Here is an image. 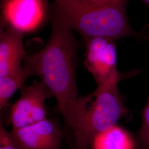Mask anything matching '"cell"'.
I'll use <instances>...</instances> for the list:
<instances>
[{
    "label": "cell",
    "mask_w": 149,
    "mask_h": 149,
    "mask_svg": "<svg viewBox=\"0 0 149 149\" xmlns=\"http://www.w3.org/2000/svg\"><path fill=\"white\" fill-rule=\"evenodd\" d=\"M129 0H112L95 5L84 0H54L52 20L77 32L85 40L103 37L114 40L127 37H143L135 31L128 19Z\"/></svg>",
    "instance_id": "3957f363"
},
{
    "label": "cell",
    "mask_w": 149,
    "mask_h": 149,
    "mask_svg": "<svg viewBox=\"0 0 149 149\" xmlns=\"http://www.w3.org/2000/svg\"><path fill=\"white\" fill-rule=\"evenodd\" d=\"M145 3H146L149 6V0H143Z\"/></svg>",
    "instance_id": "5bb4252c"
},
{
    "label": "cell",
    "mask_w": 149,
    "mask_h": 149,
    "mask_svg": "<svg viewBox=\"0 0 149 149\" xmlns=\"http://www.w3.org/2000/svg\"><path fill=\"white\" fill-rule=\"evenodd\" d=\"M52 23L47 44L37 52L27 55L24 64L47 86L63 115L79 97L76 80L79 43L69 28L54 20Z\"/></svg>",
    "instance_id": "6da1fadb"
},
{
    "label": "cell",
    "mask_w": 149,
    "mask_h": 149,
    "mask_svg": "<svg viewBox=\"0 0 149 149\" xmlns=\"http://www.w3.org/2000/svg\"><path fill=\"white\" fill-rule=\"evenodd\" d=\"M0 149H22L12 132H8L2 122L0 124Z\"/></svg>",
    "instance_id": "8fae6325"
},
{
    "label": "cell",
    "mask_w": 149,
    "mask_h": 149,
    "mask_svg": "<svg viewBox=\"0 0 149 149\" xmlns=\"http://www.w3.org/2000/svg\"><path fill=\"white\" fill-rule=\"evenodd\" d=\"M140 135L144 147L149 149V101L145 107L142 114V125Z\"/></svg>",
    "instance_id": "7c38bea8"
},
{
    "label": "cell",
    "mask_w": 149,
    "mask_h": 149,
    "mask_svg": "<svg viewBox=\"0 0 149 149\" xmlns=\"http://www.w3.org/2000/svg\"><path fill=\"white\" fill-rule=\"evenodd\" d=\"M1 1H2V0H1Z\"/></svg>",
    "instance_id": "9a60e30c"
},
{
    "label": "cell",
    "mask_w": 149,
    "mask_h": 149,
    "mask_svg": "<svg viewBox=\"0 0 149 149\" xmlns=\"http://www.w3.org/2000/svg\"><path fill=\"white\" fill-rule=\"evenodd\" d=\"M93 149H130V140L127 133L114 125L98 135L92 144Z\"/></svg>",
    "instance_id": "30bf717a"
},
{
    "label": "cell",
    "mask_w": 149,
    "mask_h": 149,
    "mask_svg": "<svg viewBox=\"0 0 149 149\" xmlns=\"http://www.w3.org/2000/svg\"><path fill=\"white\" fill-rule=\"evenodd\" d=\"M11 132L22 149H61L63 134L53 119L46 118Z\"/></svg>",
    "instance_id": "52a82bcc"
},
{
    "label": "cell",
    "mask_w": 149,
    "mask_h": 149,
    "mask_svg": "<svg viewBox=\"0 0 149 149\" xmlns=\"http://www.w3.org/2000/svg\"><path fill=\"white\" fill-rule=\"evenodd\" d=\"M23 35L0 24V77L16 72L23 67L27 54Z\"/></svg>",
    "instance_id": "ba28073f"
},
{
    "label": "cell",
    "mask_w": 149,
    "mask_h": 149,
    "mask_svg": "<svg viewBox=\"0 0 149 149\" xmlns=\"http://www.w3.org/2000/svg\"><path fill=\"white\" fill-rule=\"evenodd\" d=\"M0 24L24 34L37 30L48 16L47 0H2Z\"/></svg>",
    "instance_id": "277c9868"
},
{
    "label": "cell",
    "mask_w": 149,
    "mask_h": 149,
    "mask_svg": "<svg viewBox=\"0 0 149 149\" xmlns=\"http://www.w3.org/2000/svg\"><path fill=\"white\" fill-rule=\"evenodd\" d=\"M120 74L107 80L87 95L72 102L63 115L74 134L76 149H87L100 134L128 112L119 94Z\"/></svg>",
    "instance_id": "7a4b0ae2"
},
{
    "label": "cell",
    "mask_w": 149,
    "mask_h": 149,
    "mask_svg": "<svg viewBox=\"0 0 149 149\" xmlns=\"http://www.w3.org/2000/svg\"><path fill=\"white\" fill-rule=\"evenodd\" d=\"M86 2L95 5H102L109 2L112 0H84Z\"/></svg>",
    "instance_id": "4fadbf2b"
},
{
    "label": "cell",
    "mask_w": 149,
    "mask_h": 149,
    "mask_svg": "<svg viewBox=\"0 0 149 149\" xmlns=\"http://www.w3.org/2000/svg\"><path fill=\"white\" fill-rule=\"evenodd\" d=\"M33 75L32 70L26 64L16 72L0 77V109L8 103L11 97L18 89H21L28 77Z\"/></svg>",
    "instance_id": "9c48e42d"
},
{
    "label": "cell",
    "mask_w": 149,
    "mask_h": 149,
    "mask_svg": "<svg viewBox=\"0 0 149 149\" xmlns=\"http://www.w3.org/2000/svg\"><path fill=\"white\" fill-rule=\"evenodd\" d=\"M19 98L12 106L9 121L13 129L31 125L47 118L45 101L53 96L42 81L23 86Z\"/></svg>",
    "instance_id": "5b68a950"
},
{
    "label": "cell",
    "mask_w": 149,
    "mask_h": 149,
    "mask_svg": "<svg viewBox=\"0 0 149 149\" xmlns=\"http://www.w3.org/2000/svg\"><path fill=\"white\" fill-rule=\"evenodd\" d=\"M84 61L86 70L98 86L119 75L117 69V53L115 40L107 38H91L85 40Z\"/></svg>",
    "instance_id": "8992f818"
}]
</instances>
